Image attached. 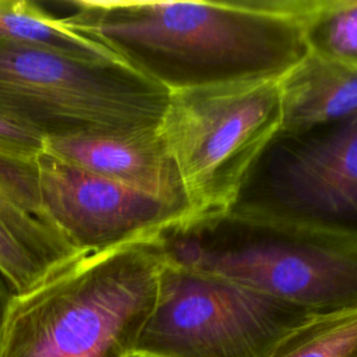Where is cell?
I'll return each mask as SVG.
<instances>
[{
	"label": "cell",
	"mask_w": 357,
	"mask_h": 357,
	"mask_svg": "<svg viewBox=\"0 0 357 357\" xmlns=\"http://www.w3.org/2000/svg\"><path fill=\"white\" fill-rule=\"evenodd\" d=\"M60 17L166 91L279 81L307 53L310 0H74Z\"/></svg>",
	"instance_id": "obj_1"
},
{
	"label": "cell",
	"mask_w": 357,
	"mask_h": 357,
	"mask_svg": "<svg viewBox=\"0 0 357 357\" xmlns=\"http://www.w3.org/2000/svg\"><path fill=\"white\" fill-rule=\"evenodd\" d=\"M166 262L245 286L314 315L357 308V241L231 211L155 237Z\"/></svg>",
	"instance_id": "obj_2"
},
{
	"label": "cell",
	"mask_w": 357,
	"mask_h": 357,
	"mask_svg": "<svg viewBox=\"0 0 357 357\" xmlns=\"http://www.w3.org/2000/svg\"><path fill=\"white\" fill-rule=\"evenodd\" d=\"M162 265L155 238L74 261L17 294L0 357H131Z\"/></svg>",
	"instance_id": "obj_3"
},
{
	"label": "cell",
	"mask_w": 357,
	"mask_h": 357,
	"mask_svg": "<svg viewBox=\"0 0 357 357\" xmlns=\"http://www.w3.org/2000/svg\"><path fill=\"white\" fill-rule=\"evenodd\" d=\"M170 92L119 59L0 38V116L43 139L158 132Z\"/></svg>",
	"instance_id": "obj_4"
},
{
	"label": "cell",
	"mask_w": 357,
	"mask_h": 357,
	"mask_svg": "<svg viewBox=\"0 0 357 357\" xmlns=\"http://www.w3.org/2000/svg\"><path fill=\"white\" fill-rule=\"evenodd\" d=\"M282 124L278 81L172 92L159 134L192 216L229 211Z\"/></svg>",
	"instance_id": "obj_5"
},
{
	"label": "cell",
	"mask_w": 357,
	"mask_h": 357,
	"mask_svg": "<svg viewBox=\"0 0 357 357\" xmlns=\"http://www.w3.org/2000/svg\"><path fill=\"white\" fill-rule=\"evenodd\" d=\"M315 317L163 259L156 303L131 357H271L284 337Z\"/></svg>",
	"instance_id": "obj_6"
},
{
	"label": "cell",
	"mask_w": 357,
	"mask_h": 357,
	"mask_svg": "<svg viewBox=\"0 0 357 357\" xmlns=\"http://www.w3.org/2000/svg\"><path fill=\"white\" fill-rule=\"evenodd\" d=\"M229 211L357 241V113L300 134L278 132Z\"/></svg>",
	"instance_id": "obj_7"
},
{
	"label": "cell",
	"mask_w": 357,
	"mask_h": 357,
	"mask_svg": "<svg viewBox=\"0 0 357 357\" xmlns=\"http://www.w3.org/2000/svg\"><path fill=\"white\" fill-rule=\"evenodd\" d=\"M36 166L46 218L86 255L155 238L192 216L185 202L134 188L45 151Z\"/></svg>",
	"instance_id": "obj_8"
},
{
	"label": "cell",
	"mask_w": 357,
	"mask_h": 357,
	"mask_svg": "<svg viewBox=\"0 0 357 357\" xmlns=\"http://www.w3.org/2000/svg\"><path fill=\"white\" fill-rule=\"evenodd\" d=\"M36 159L0 152V271L18 294L86 255L46 218Z\"/></svg>",
	"instance_id": "obj_9"
},
{
	"label": "cell",
	"mask_w": 357,
	"mask_h": 357,
	"mask_svg": "<svg viewBox=\"0 0 357 357\" xmlns=\"http://www.w3.org/2000/svg\"><path fill=\"white\" fill-rule=\"evenodd\" d=\"M45 152L134 188L188 204L159 131L138 137L52 138L45 139Z\"/></svg>",
	"instance_id": "obj_10"
},
{
	"label": "cell",
	"mask_w": 357,
	"mask_h": 357,
	"mask_svg": "<svg viewBox=\"0 0 357 357\" xmlns=\"http://www.w3.org/2000/svg\"><path fill=\"white\" fill-rule=\"evenodd\" d=\"M280 134H300L357 113V68L308 52L279 81Z\"/></svg>",
	"instance_id": "obj_11"
},
{
	"label": "cell",
	"mask_w": 357,
	"mask_h": 357,
	"mask_svg": "<svg viewBox=\"0 0 357 357\" xmlns=\"http://www.w3.org/2000/svg\"><path fill=\"white\" fill-rule=\"evenodd\" d=\"M0 38L78 57L119 59L100 43L64 26L60 17L28 0H0Z\"/></svg>",
	"instance_id": "obj_12"
},
{
	"label": "cell",
	"mask_w": 357,
	"mask_h": 357,
	"mask_svg": "<svg viewBox=\"0 0 357 357\" xmlns=\"http://www.w3.org/2000/svg\"><path fill=\"white\" fill-rule=\"evenodd\" d=\"M304 35L308 52L357 68V0H310Z\"/></svg>",
	"instance_id": "obj_13"
},
{
	"label": "cell",
	"mask_w": 357,
	"mask_h": 357,
	"mask_svg": "<svg viewBox=\"0 0 357 357\" xmlns=\"http://www.w3.org/2000/svg\"><path fill=\"white\" fill-rule=\"evenodd\" d=\"M271 357H357V308L312 318Z\"/></svg>",
	"instance_id": "obj_14"
},
{
	"label": "cell",
	"mask_w": 357,
	"mask_h": 357,
	"mask_svg": "<svg viewBox=\"0 0 357 357\" xmlns=\"http://www.w3.org/2000/svg\"><path fill=\"white\" fill-rule=\"evenodd\" d=\"M45 151V139L31 130L0 116V152L36 159Z\"/></svg>",
	"instance_id": "obj_15"
},
{
	"label": "cell",
	"mask_w": 357,
	"mask_h": 357,
	"mask_svg": "<svg viewBox=\"0 0 357 357\" xmlns=\"http://www.w3.org/2000/svg\"><path fill=\"white\" fill-rule=\"evenodd\" d=\"M17 294L18 293L15 291V289L11 284V282L8 280V278L0 271V350L3 346L10 312H11V308H13Z\"/></svg>",
	"instance_id": "obj_16"
}]
</instances>
